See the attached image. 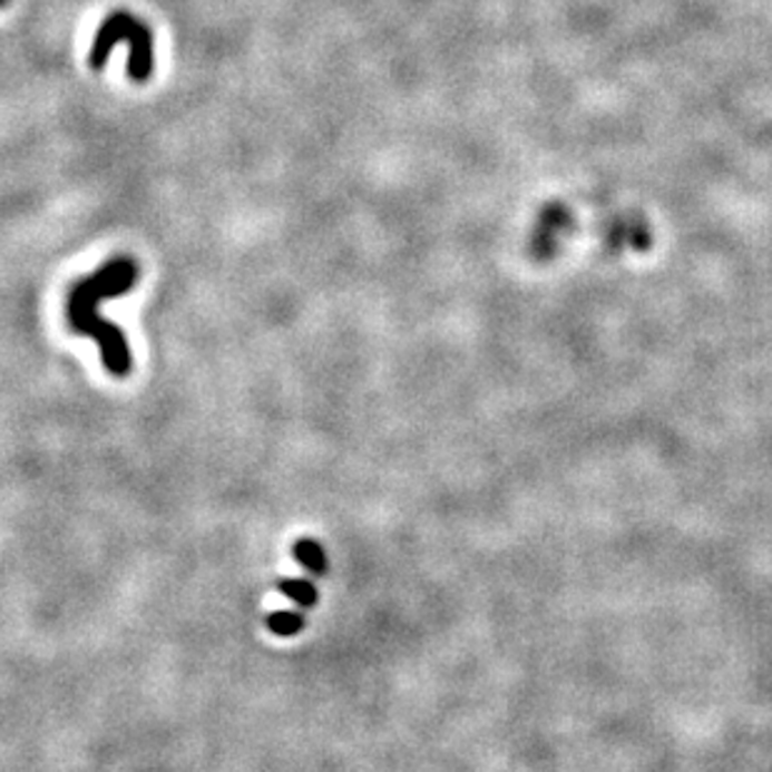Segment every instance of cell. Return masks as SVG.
Here are the masks:
<instances>
[{
  "mask_svg": "<svg viewBox=\"0 0 772 772\" xmlns=\"http://www.w3.org/2000/svg\"><path fill=\"white\" fill-rule=\"evenodd\" d=\"M303 625H305V617H303V613H297V610H281V613L267 615V627H271V631L281 637L295 635Z\"/></svg>",
  "mask_w": 772,
  "mask_h": 772,
  "instance_id": "277c9868",
  "label": "cell"
},
{
  "mask_svg": "<svg viewBox=\"0 0 772 772\" xmlns=\"http://www.w3.org/2000/svg\"><path fill=\"white\" fill-rule=\"evenodd\" d=\"M6 3V0H0V6H3Z\"/></svg>",
  "mask_w": 772,
  "mask_h": 772,
  "instance_id": "8992f818",
  "label": "cell"
},
{
  "mask_svg": "<svg viewBox=\"0 0 772 772\" xmlns=\"http://www.w3.org/2000/svg\"><path fill=\"white\" fill-rule=\"evenodd\" d=\"M138 283V265L130 257H116L80 281L68 297V323L76 333L92 338L100 345L102 365L113 375H128L130 350L128 341L116 323L100 315V303L110 297H120Z\"/></svg>",
  "mask_w": 772,
  "mask_h": 772,
  "instance_id": "6da1fadb",
  "label": "cell"
},
{
  "mask_svg": "<svg viewBox=\"0 0 772 772\" xmlns=\"http://www.w3.org/2000/svg\"><path fill=\"white\" fill-rule=\"evenodd\" d=\"M293 555H295V560L303 565L305 570H311L313 575H323L325 573V553L321 545H317L315 540L311 538H303V540H297L293 545Z\"/></svg>",
  "mask_w": 772,
  "mask_h": 772,
  "instance_id": "3957f363",
  "label": "cell"
},
{
  "mask_svg": "<svg viewBox=\"0 0 772 772\" xmlns=\"http://www.w3.org/2000/svg\"><path fill=\"white\" fill-rule=\"evenodd\" d=\"M118 43H128L130 48L128 76L136 84H146L153 74V36L136 16L126 13V10H116L102 20L96 38H92L90 68L100 70L106 66L110 50Z\"/></svg>",
  "mask_w": 772,
  "mask_h": 772,
  "instance_id": "7a4b0ae2",
  "label": "cell"
},
{
  "mask_svg": "<svg viewBox=\"0 0 772 772\" xmlns=\"http://www.w3.org/2000/svg\"><path fill=\"white\" fill-rule=\"evenodd\" d=\"M277 588H281L287 598L301 607H313L317 603V593L313 588V583L307 580H281L277 583Z\"/></svg>",
  "mask_w": 772,
  "mask_h": 772,
  "instance_id": "5b68a950",
  "label": "cell"
}]
</instances>
